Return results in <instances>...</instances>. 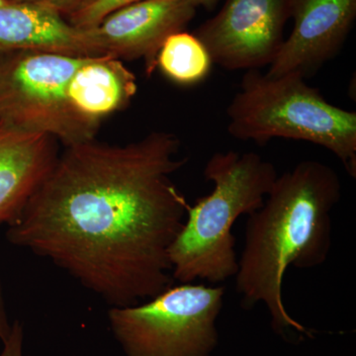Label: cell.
<instances>
[{
  "label": "cell",
  "mask_w": 356,
  "mask_h": 356,
  "mask_svg": "<svg viewBox=\"0 0 356 356\" xmlns=\"http://www.w3.org/2000/svg\"><path fill=\"white\" fill-rule=\"evenodd\" d=\"M138 90L135 74L121 60L88 57L76 70L67 86L72 107L83 118L96 124L132 102Z\"/></svg>",
  "instance_id": "cell-12"
},
{
  "label": "cell",
  "mask_w": 356,
  "mask_h": 356,
  "mask_svg": "<svg viewBox=\"0 0 356 356\" xmlns=\"http://www.w3.org/2000/svg\"><path fill=\"white\" fill-rule=\"evenodd\" d=\"M58 159L54 138L0 121V225L19 216Z\"/></svg>",
  "instance_id": "cell-10"
},
{
  "label": "cell",
  "mask_w": 356,
  "mask_h": 356,
  "mask_svg": "<svg viewBox=\"0 0 356 356\" xmlns=\"http://www.w3.org/2000/svg\"><path fill=\"white\" fill-rule=\"evenodd\" d=\"M10 0H0V7H3L7 6V4L10 3Z\"/></svg>",
  "instance_id": "cell-19"
},
{
  "label": "cell",
  "mask_w": 356,
  "mask_h": 356,
  "mask_svg": "<svg viewBox=\"0 0 356 356\" xmlns=\"http://www.w3.org/2000/svg\"><path fill=\"white\" fill-rule=\"evenodd\" d=\"M196 6H202L207 10H213L220 0H191Z\"/></svg>",
  "instance_id": "cell-18"
},
{
  "label": "cell",
  "mask_w": 356,
  "mask_h": 356,
  "mask_svg": "<svg viewBox=\"0 0 356 356\" xmlns=\"http://www.w3.org/2000/svg\"><path fill=\"white\" fill-rule=\"evenodd\" d=\"M11 329H13V323L9 322L6 299H4L3 287H2L1 278H0V341L2 343H4L8 339Z\"/></svg>",
  "instance_id": "cell-17"
},
{
  "label": "cell",
  "mask_w": 356,
  "mask_h": 356,
  "mask_svg": "<svg viewBox=\"0 0 356 356\" xmlns=\"http://www.w3.org/2000/svg\"><path fill=\"white\" fill-rule=\"evenodd\" d=\"M25 51L74 57L103 56L90 30L74 27L43 6L11 1L0 7V58Z\"/></svg>",
  "instance_id": "cell-11"
},
{
  "label": "cell",
  "mask_w": 356,
  "mask_h": 356,
  "mask_svg": "<svg viewBox=\"0 0 356 356\" xmlns=\"http://www.w3.org/2000/svg\"><path fill=\"white\" fill-rule=\"evenodd\" d=\"M225 293L217 285L172 284L135 305L111 307L110 329L127 356H208Z\"/></svg>",
  "instance_id": "cell-5"
},
{
  "label": "cell",
  "mask_w": 356,
  "mask_h": 356,
  "mask_svg": "<svg viewBox=\"0 0 356 356\" xmlns=\"http://www.w3.org/2000/svg\"><path fill=\"white\" fill-rule=\"evenodd\" d=\"M212 65V58L202 42L184 30L165 40L156 58V67L173 83L181 86L203 81L209 76Z\"/></svg>",
  "instance_id": "cell-13"
},
{
  "label": "cell",
  "mask_w": 356,
  "mask_h": 356,
  "mask_svg": "<svg viewBox=\"0 0 356 356\" xmlns=\"http://www.w3.org/2000/svg\"><path fill=\"white\" fill-rule=\"evenodd\" d=\"M341 197L336 170L308 159L278 175L261 207L248 215L236 291L247 308L264 304L276 329L309 334L287 312L283 280L290 266L313 269L327 261L332 212Z\"/></svg>",
  "instance_id": "cell-2"
},
{
  "label": "cell",
  "mask_w": 356,
  "mask_h": 356,
  "mask_svg": "<svg viewBox=\"0 0 356 356\" xmlns=\"http://www.w3.org/2000/svg\"><path fill=\"white\" fill-rule=\"evenodd\" d=\"M86 58L36 51L0 58V121L67 147L95 140L99 124L77 113L67 96L70 79Z\"/></svg>",
  "instance_id": "cell-6"
},
{
  "label": "cell",
  "mask_w": 356,
  "mask_h": 356,
  "mask_svg": "<svg viewBox=\"0 0 356 356\" xmlns=\"http://www.w3.org/2000/svg\"><path fill=\"white\" fill-rule=\"evenodd\" d=\"M204 177L214 188L187 204L186 217L168 252L173 280H197L219 284L238 271L236 220L259 210L277 178L270 161L254 152L215 153L206 163Z\"/></svg>",
  "instance_id": "cell-3"
},
{
  "label": "cell",
  "mask_w": 356,
  "mask_h": 356,
  "mask_svg": "<svg viewBox=\"0 0 356 356\" xmlns=\"http://www.w3.org/2000/svg\"><path fill=\"white\" fill-rule=\"evenodd\" d=\"M175 134L67 147L7 226L15 247L44 257L111 307L172 286L168 252L186 217L172 175L187 163Z\"/></svg>",
  "instance_id": "cell-1"
},
{
  "label": "cell",
  "mask_w": 356,
  "mask_h": 356,
  "mask_svg": "<svg viewBox=\"0 0 356 356\" xmlns=\"http://www.w3.org/2000/svg\"><path fill=\"white\" fill-rule=\"evenodd\" d=\"M145 0H97L83 10L72 14L67 21L79 29H92L102 22L110 14L123 7Z\"/></svg>",
  "instance_id": "cell-14"
},
{
  "label": "cell",
  "mask_w": 356,
  "mask_h": 356,
  "mask_svg": "<svg viewBox=\"0 0 356 356\" xmlns=\"http://www.w3.org/2000/svg\"><path fill=\"white\" fill-rule=\"evenodd\" d=\"M10 1L36 4V6H43L44 8L55 11L63 17L69 18L72 14L83 10L97 0H10Z\"/></svg>",
  "instance_id": "cell-15"
},
{
  "label": "cell",
  "mask_w": 356,
  "mask_h": 356,
  "mask_svg": "<svg viewBox=\"0 0 356 356\" xmlns=\"http://www.w3.org/2000/svg\"><path fill=\"white\" fill-rule=\"evenodd\" d=\"M294 0H226L194 35L213 64L228 70H259L273 63L284 41Z\"/></svg>",
  "instance_id": "cell-7"
},
{
  "label": "cell",
  "mask_w": 356,
  "mask_h": 356,
  "mask_svg": "<svg viewBox=\"0 0 356 356\" xmlns=\"http://www.w3.org/2000/svg\"><path fill=\"white\" fill-rule=\"evenodd\" d=\"M291 34L266 76H312L343 48L356 18V0H294Z\"/></svg>",
  "instance_id": "cell-9"
},
{
  "label": "cell",
  "mask_w": 356,
  "mask_h": 356,
  "mask_svg": "<svg viewBox=\"0 0 356 356\" xmlns=\"http://www.w3.org/2000/svg\"><path fill=\"white\" fill-rule=\"evenodd\" d=\"M2 343H3V348L0 356H24L23 355L24 330L19 321H14L8 339Z\"/></svg>",
  "instance_id": "cell-16"
},
{
  "label": "cell",
  "mask_w": 356,
  "mask_h": 356,
  "mask_svg": "<svg viewBox=\"0 0 356 356\" xmlns=\"http://www.w3.org/2000/svg\"><path fill=\"white\" fill-rule=\"evenodd\" d=\"M196 9L191 0H145L115 11L89 30L103 56L121 60L143 58L151 76L165 40L184 31Z\"/></svg>",
  "instance_id": "cell-8"
},
{
  "label": "cell",
  "mask_w": 356,
  "mask_h": 356,
  "mask_svg": "<svg viewBox=\"0 0 356 356\" xmlns=\"http://www.w3.org/2000/svg\"><path fill=\"white\" fill-rule=\"evenodd\" d=\"M226 112L235 139L261 146L277 138L318 145L356 177V112L327 102L301 74L268 76L247 70Z\"/></svg>",
  "instance_id": "cell-4"
}]
</instances>
